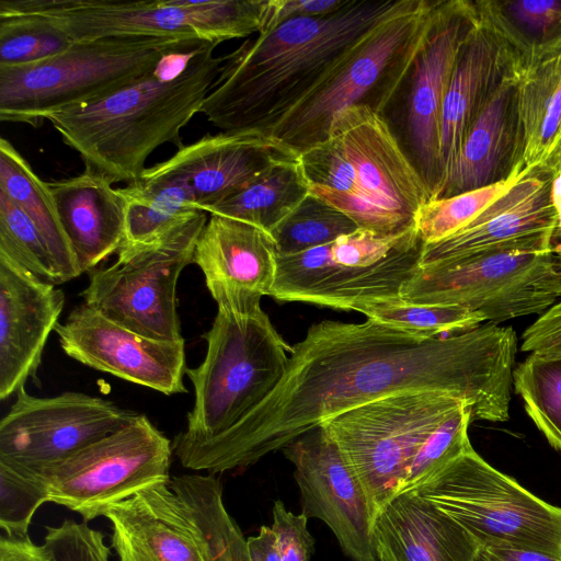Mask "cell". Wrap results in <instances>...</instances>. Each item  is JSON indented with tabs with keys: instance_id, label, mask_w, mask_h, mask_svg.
<instances>
[{
	"instance_id": "cell-1",
	"label": "cell",
	"mask_w": 561,
	"mask_h": 561,
	"mask_svg": "<svg viewBox=\"0 0 561 561\" xmlns=\"http://www.w3.org/2000/svg\"><path fill=\"white\" fill-rule=\"evenodd\" d=\"M516 352L515 331L492 322L425 339L370 319L324 320L293 346L283 378L257 408L176 458L209 474L243 469L351 409L414 391L459 397L471 422H504Z\"/></svg>"
},
{
	"instance_id": "cell-2",
	"label": "cell",
	"mask_w": 561,
	"mask_h": 561,
	"mask_svg": "<svg viewBox=\"0 0 561 561\" xmlns=\"http://www.w3.org/2000/svg\"><path fill=\"white\" fill-rule=\"evenodd\" d=\"M403 0H348L321 16L287 20L224 55L201 106L225 133H264L323 80Z\"/></svg>"
},
{
	"instance_id": "cell-3",
	"label": "cell",
	"mask_w": 561,
	"mask_h": 561,
	"mask_svg": "<svg viewBox=\"0 0 561 561\" xmlns=\"http://www.w3.org/2000/svg\"><path fill=\"white\" fill-rule=\"evenodd\" d=\"M216 46L183 42L148 73L96 100L54 113L47 121L80 154L84 170L112 184L131 183L159 146H183L181 129L199 113L224 60L214 55Z\"/></svg>"
},
{
	"instance_id": "cell-4",
	"label": "cell",
	"mask_w": 561,
	"mask_h": 561,
	"mask_svg": "<svg viewBox=\"0 0 561 561\" xmlns=\"http://www.w3.org/2000/svg\"><path fill=\"white\" fill-rule=\"evenodd\" d=\"M438 1L403 0L264 134L300 156L325 141L336 116L366 105L385 116L401 92Z\"/></svg>"
},
{
	"instance_id": "cell-5",
	"label": "cell",
	"mask_w": 561,
	"mask_h": 561,
	"mask_svg": "<svg viewBox=\"0 0 561 561\" xmlns=\"http://www.w3.org/2000/svg\"><path fill=\"white\" fill-rule=\"evenodd\" d=\"M204 339V360L186 368L195 399L186 428L172 443L175 455L224 434L257 408L283 378L293 350L261 305L217 302Z\"/></svg>"
},
{
	"instance_id": "cell-6",
	"label": "cell",
	"mask_w": 561,
	"mask_h": 561,
	"mask_svg": "<svg viewBox=\"0 0 561 561\" xmlns=\"http://www.w3.org/2000/svg\"><path fill=\"white\" fill-rule=\"evenodd\" d=\"M423 241L416 230L381 237L357 229L296 254H277L271 297L357 311L401 298L421 263Z\"/></svg>"
},
{
	"instance_id": "cell-7",
	"label": "cell",
	"mask_w": 561,
	"mask_h": 561,
	"mask_svg": "<svg viewBox=\"0 0 561 561\" xmlns=\"http://www.w3.org/2000/svg\"><path fill=\"white\" fill-rule=\"evenodd\" d=\"M187 41L110 37L73 42L64 53L24 67H0V121L38 126L59 111L106 95L151 71Z\"/></svg>"
},
{
	"instance_id": "cell-8",
	"label": "cell",
	"mask_w": 561,
	"mask_h": 561,
	"mask_svg": "<svg viewBox=\"0 0 561 561\" xmlns=\"http://www.w3.org/2000/svg\"><path fill=\"white\" fill-rule=\"evenodd\" d=\"M465 528L483 547L561 559V508L486 462L473 447L410 491Z\"/></svg>"
},
{
	"instance_id": "cell-9",
	"label": "cell",
	"mask_w": 561,
	"mask_h": 561,
	"mask_svg": "<svg viewBox=\"0 0 561 561\" xmlns=\"http://www.w3.org/2000/svg\"><path fill=\"white\" fill-rule=\"evenodd\" d=\"M264 0H1L0 14H35L73 42L152 37L213 44L261 30Z\"/></svg>"
},
{
	"instance_id": "cell-10",
	"label": "cell",
	"mask_w": 561,
	"mask_h": 561,
	"mask_svg": "<svg viewBox=\"0 0 561 561\" xmlns=\"http://www.w3.org/2000/svg\"><path fill=\"white\" fill-rule=\"evenodd\" d=\"M463 403L444 391L405 392L351 409L321 424L359 479L375 519L401 492L424 442Z\"/></svg>"
},
{
	"instance_id": "cell-11",
	"label": "cell",
	"mask_w": 561,
	"mask_h": 561,
	"mask_svg": "<svg viewBox=\"0 0 561 561\" xmlns=\"http://www.w3.org/2000/svg\"><path fill=\"white\" fill-rule=\"evenodd\" d=\"M207 213L142 243H123L116 261L89 273L81 291L84 304L107 319L149 339L182 340L176 286L182 271L193 263Z\"/></svg>"
},
{
	"instance_id": "cell-12",
	"label": "cell",
	"mask_w": 561,
	"mask_h": 561,
	"mask_svg": "<svg viewBox=\"0 0 561 561\" xmlns=\"http://www.w3.org/2000/svg\"><path fill=\"white\" fill-rule=\"evenodd\" d=\"M401 298L459 306L492 323L542 313L561 299V267L551 250L503 251L420 265Z\"/></svg>"
},
{
	"instance_id": "cell-13",
	"label": "cell",
	"mask_w": 561,
	"mask_h": 561,
	"mask_svg": "<svg viewBox=\"0 0 561 561\" xmlns=\"http://www.w3.org/2000/svg\"><path fill=\"white\" fill-rule=\"evenodd\" d=\"M172 443L144 414L69 457L35 472L48 502L90 522L139 491L171 480ZM16 467V466H15ZM20 468V467H19Z\"/></svg>"
},
{
	"instance_id": "cell-14",
	"label": "cell",
	"mask_w": 561,
	"mask_h": 561,
	"mask_svg": "<svg viewBox=\"0 0 561 561\" xmlns=\"http://www.w3.org/2000/svg\"><path fill=\"white\" fill-rule=\"evenodd\" d=\"M330 136L343 146L357 180L355 195L332 206L381 237L416 230L419 210L431 194L386 117L355 105L336 116Z\"/></svg>"
},
{
	"instance_id": "cell-15",
	"label": "cell",
	"mask_w": 561,
	"mask_h": 561,
	"mask_svg": "<svg viewBox=\"0 0 561 561\" xmlns=\"http://www.w3.org/2000/svg\"><path fill=\"white\" fill-rule=\"evenodd\" d=\"M137 414L82 392L39 398L23 387L0 422V460L37 470L119 430Z\"/></svg>"
},
{
	"instance_id": "cell-16",
	"label": "cell",
	"mask_w": 561,
	"mask_h": 561,
	"mask_svg": "<svg viewBox=\"0 0 561 561\" xmlns=\"http://www.w3.org/2000/svg\"><path fill=\"white\" fill-rule=\"evenodd\" d=\"M477 18V2L438 1L428 32L398 95L404 96L401 146L425 182L431 199L437 197L440 188L439 141L445 95L459 51Z\"/></svg>"
},
{
	"instance_id": "cell-17",
	"label": "cell",
	"mask_w": 561,
	"mask_h": 561,
	"mask_svg": "<svg viewBox=\"0 0 561 561\" xmlns=\"http://www.w3.org/2000/svg\"><path fill=\"white\" fill-rule=\"evenodd\" d=\"M295 466L302 514L324 522L353 561H379L365 490L322 426L282 449Z\"/></svg>"
},
{
	"instance_id": "cell-18",
	"label": "cell",
	"mask_w": 561,
	"mask_h": 561,
	"mask_svg": "<svg viewBox=\"0 0 561 561\" xmlns=\"http://www.w3.org/2000/svg\"><path fill=\"white\" fill-rule=\"evenodd\" d=\"M477 4L478 18L459 51L443 104L440 188L436 198L444 191L470 126L525 44L499 2Z\"/></svg>"
},
{
	"instance_id": "cell-19",
	"label": "cell",
	"mask_w": 561,
	"mask_h": 561,
	"mask_svg": "<svg viewBox=\"0 0 561 561\" xmlns=\"http://www.w3.org/2000/svg\"><path fill=\"white\" fill-rule=\"evenodd\" d=\"M61 350L77 362L163 394L187 392L185 342L142 336L84 302L55 328Z\"/></svg>"
},
{
	"instance_id": "cell-20",
	"label": "cell",
	"mask_w": 561,
	"mask_h": 561,
	"mask_svg": "<svg viewBox=\"0 0 561 561\" xmlns=\"http://www.w3.org/2000/svg\"><path fill=\"white\" fill-rule=\"evenodd\" d=\"M551 174L531 173L454 234L423 244L420 265L503 252L552 249L558 217Z\"/></svg>"
},
{
	"instance_id": "cell-21",
	"label": "cell",
	"mask_w": 561,
	"mask_h": 561,
	"mask_svg": "<svg viewBox=\"0 0 561 561\" xmlns=\"http://www.w3.org/2000/svg\"><path fill=\"white\" fill-rule=\"evenodd\" d=\"M515 78L510 171L552 175L561 168V31L525 42Z\"/></svg>"
},
{
	"instance_id": "cell-22",
	"label": "cell",
	"mask_w": 561,
	"mask_h": 561,
	"mask_svg": "<svg viewBox=\"0 0 561 561\" xmlns=\"http://www.w3.org/2000/svg\"><path fill=\"white\" fill-rule=\"evenodd\" d=\"M65 294L0 255V399L16 394L36 377Z\"/></svg>"
},
{
	"instance_id": "cell-23",
	"label": "cell",
	"mask_w": 561,
	"mask_h": 561,
	"mask_svg": "<svg viewBox=\"0 0 561 561\" xmlns=\"http://www.w3.org/2000/svg\"><path fill=\"white\" fill-rule=\"evenodd\" d=\"M193 263L203 272L216 302L252 307L271 295L277 250L272 234L260 227L210 214L197 239Z\"/></svg>"
},
{
	"instance_id": "cell-24",
	"label": "cell",
	"mask_w": 561,
	"mask_h": 561,
	"mask_svg": "<svg viewBox=\"0 0 561 561\" xmlns=\"http://www.w3.org/2000/svg\"><path fill=\"white\" fill-rule=\"evenodd\" d=\"M299 158L260 130L206 135L160 162L191 187L204 210L237 194L276 164Z\"/></svg>"
},
{
	"instance_id": "cell-25",
	"label": "cell",
	"mask_w": 561,
	"mask_h": 561,
	"mask_svg": "<svg viewBox=\"0 0 561 561\" xmlns=\"http://www.w3.org/2000/svg\"><path fill=\"white\" fill-rule=\"evenodd\" d=\"M170 481L148 486L105 512L118 561H205L195 528Z\"/></svg>"
},
{
	"instance_id": "cell-26",
	"label": "cell",
	"mask_w": 561,
	"mask_h": 561,
	"mask_svg": "<svg viewBox=\"0 0 561 561\" xmlns=\"http://www.w3.org/2000/svg\"><path fill=\"white\" fill-rule=\"evenodd\" d=\"M374 539L379 561H474L481 549L457 522L411 492L377 515Z\"/></svg>"
},
{
	"instance_id": "cell-27",
	"label": "cell",
	"mask_w": 561,
	"mask_h": 561,
	"mask_svg": "<svg viewBox=\"0 0 561 561\" xmlns=\"http://www.w3.org/2000/svg\"><path fill=\"white\" fill-rule=\"evenodd\" d=\"M48 184L79 270L90 272L125 242L126 201L119 188L87 170Z\"/></svg>"
},
{
	"instance_id": "cell-28",
	"label": "cell",
	"mask_w": 561,
	"mask_h": 561,
	"mask_svg": "<svg viewBox=\"0 0 561 561\" xmlns=\"http://www.w3.org/2000/svg\"><path fill=\"white\" fill-rule=\"evenodd\" d=\"M515 62L516 59L470 126L439 198L507 176L514 144Z\"/></svg>"
},
{
	"instance_id": "cell-29",
	"label": "cell",
	"mask_w": 561,
	"mask_h": 561,
	"mask_svg": "<svg viewBox=\"0 0 561 561\" xmlns=\"http://www.w3.org/2000/svg\"><path fill=\"white\" fill-rule=\"evenodd\" d=\"M119 190L126 201L124 243L154 240L202 210L187 182L161 163Z\"/></svg>"
},
{
	"instance_id": "cell-30",
	"label": "cell",
	"mask_w": 561,
	"mask_h": 561,
	"mask_svg": "<svg viewBox=\"0 0 561 561\" xmlns=\"http://www.w3.org/2000/svg\"><path fill=\"white\" fill-rule=\"evenodd\" d=\"M0 192L33 221L51 254L60 283L81 275L65 232L49 184L38 178L28 162L5 138H0Z\"/></svg>"
},
{
	"instance_id": "cell-31",
	"label": "cell",
	"mask_w": 561,
	"mask_h": 561,
	"mask_svg": "<svg viewBox=\"0 0 561 561\" xmlns=\"http://www.w3.org/2000/svg\"><path fill=\"white\" fill-rule=\"evenodd\" d=\"M197 534L205 561H251L247 539L228 513L214 474H181L170 481Z\"/></svg>"
},
{
	"instance_id": "cell-32",
	"label": "cell",
	"mask_w": 561,
	"mask_h": 561,
	"mask_svg": "<svg viewBox=\"0 0 561 561\" xmlns=\"http://www.w3.org/2000/svg\"><path fill=\"white\" fill-rule=\"evenodd\" d=\"M310 193L299 158L274 165L231 197L205 209L272 232Z\"/></svg>"
},
{
	"instance_id": "cell-33",
	"label": "cell",
	"mask_w": 561,
	"mask_h": 561,
	"mask_svg": "<svg viewBox=\"0 0 561 561\" xmlns=\"http://www.w3.org/2000/svg\"><path fill=\"white\" fill-rule=\"evenodd\" d=\"M513 386L528 416L561 451V355L531 353L514 369Z\"/></svg>"
},
{
	"instance_id": "cell-34",
	"label": "cell",
	"mask_w": 561,
	"mask_h": 561,
	"mask_svg": "<svg viewBox=\"0 0 561 561\" xmlns=\"http://www.w3.org/2000/svg\"><path fill=\"white\" fill-rule=\"evenodd\" d=\"M358 312L367 319L425 339L462 333L485 321L480 313L459 306L414 304L402 298L365 306Z\"/></svg>"
},
{
	"instance_id": "cell-35",
	"label": "cell",
	"mask_w": 561,
	"mask_h": 561,
	"mask_svg": "<svg viewBox=\"0 0 561 561\" xmlns=\"http://www.w3.org/2000/svg\"><path fill=\"white\" fill-rule=\"evenodd\" d=\"M525 176L511 170L506 178L490 185L426 202L415 224L423 243H434L459 231Z\"/></svg>"
},
{
	"instance_id": "cell-36",
	"label": "cell",
	"mask_w": 561,
	"mask_h": 561,
	"mask_svg": "<svg viewBox=\"0 0 561 561\" xmlns=\"http://www.w3.org/2000/svg\"><path fill=\"white\" fill-rule=\"evenodd\" d=\"M357 229L347 215L309 193L271 234L277 254L288 255L324 245Z\"/></svg>"
},
{
	"instance_id": "cell-37",
	"label": "cell",
	"mask_w": 561,
	"mask_h": 561,
	"mask_svg": "<svg viewBox=\"0 0 561 561\" xmlns=\"http://www.w3.org/2000/svg\"><path fill=\"white\" fill-rule=\"evenodd\" d=\"M73 41L47 19L0 14V67H24L66 51Z\"/></svg>"
},
{
	"instance_id": "cell-38",
	"label": "cell",
	"mask_w": 561,
	"mask_h": 561,
	"mask_svg": "<svg viewBox=\"0 0 561 561\" xmlns=\"http://www.w3.org/2000/svg\"><path fill=\"white\" fill-rule=\"evenodd\" d=\"M0 255L39 278L61 284L49 249L30 217L0 192Z\"/></svg>"
},
{
	"instance_id": "cell-39",
	"label": "cell",
	"mask_w": 561,
	"mask_h": 561,
	"mask_svg": "<svg viewBox=\"0 0 561 561\" xmlns=\"http://www.w3.org/2000/svg\"><path fill=\"white\" fill-rule=\"evenodd\" d=\"M46 502V484L35 472L0 460L1 535L28 536L34 514Z\"/></svg>"
},
{
	"instance_id": "cell-40",
	"label": "cell",
	"mask_w": 561,
	"mask_h": 561,
	"mask_svg": "<svg viewBox=\"0 0 561 561\" xmlns=\"http://www.w3.org/2000/svg\"><path fill=\"white\" fill-rule=\"evenodd\" d=\"M470 423L471 412L463 403L421 446L409 467L400 493L417 486L436 470L472 447L468 437Z\"/></svg>"
},
{
	"instance_id": "cell-41",
	"label": "cell",
	"mask_w": 561,
	"mask_h": 561,
	"mask_svg": "<svg viewBox=\"0 0 561 561\" xmlns=\"http://www.w3.org/2000/svg\"><path fill=\"white\" fill-rule=\"evenodd\" d=\"M272 514L271 529L280 561H310L314 541L307 528L308 517L289 512L280 500L274 502Z\"/></svg>"
},
{
	"instance_id": "cell-42",
	"label": "cell",
	"mask_w": 561,
	"mask_h": 561,
	"mask_svg": "<svg viewBox=\"0 0 561 561\" xmlns=\"http://www.w3.org/2000/svg\"><path fill=\"white\" fill-rule=\"evenodd\" d=\"M347 2L348 0H265L259 33L273 30L287 20L334 13Z\"/></svg>"
},
{
	"instance_id": "cell-43",
	"label": "cell",
	"mask_w": 561,
	"mask_h": 561,
	"mask_svg": "<svg viewBox=\"0 0 561 561\" xmlns=\"http://www.w3.org/2000/svg\"><path fill=\"white\" fill-rule=\"evenodd\" d=\"M508 7V16L526 31L540 35L538 39L549 37L561 31V1H514Z\"/></svg>"
},
{
	"instance_id": "cell-44",
	"label": "cell",
	"mask_w": 561,
	"mask_h": 561,
	"mask_svg": "<svg viewBox=\"0 0 561 561\" xmlns=\"http://www.w3.org/2000/svg\"><path fill=\"white\" fill-rule=\"evenodd\" d=\"M522 340V352L561 355V299L524 331Z\"/></svg>"
},
{
	"instance_id": "cell-45",
	"label": "cell",
	"mask_w": 561,
	"mask_h": 561,
	"mask_svg": "<svg viewBox=\"0 0 561 561\" xmlns=\"http://www.w3.org/2000/svg\"><path fill=\"white\" fill-rule=\"evenodd\" d=\"M0 561H57L48 547L36 545L30 536H0Z\"/></svg>"
},
{
	"instance_id": "cell-46",
	"label": "cell",
	"mask_w": 561,
	"mask_h": 561,
	"mask_svg": "<svg viewBox=\"0 0 561 561\" xmlns=\"http://www.w3.org/2000/svg\"><path fill=\"white\" fill-rule=\"evenodd\" d=\"M251 561H280L275 536L268 526H262L255 536L247 539Z\"/></svg>"
},
{
	"instance_id": "cell-47",
	"label": "cell",
	"mask_w": 561,
	"mask_h": 561,
	"mask_svg": "<svg viewBox=\"0 0 561 561\" xmlns=\"http://www.w3.org/2000/svg\"><path fill=\"white\" fill-rule=\"evenodd\" d=\"M480 552L489 561H561V559L536 551L503 547H483Z\"/></svg>"
},
{
	"instance_id": "cell-48",
	"label": "cell",
	"mask_w": 561,
	"mask_h": 561,
	"mask_svg": "<svg viewBox=\"0 0 561 561\" xmlns=\"http://www.w3.org/2000/svg\"><path fill=\"white\" fill-rule=\"evenodd\" d=\"M551 176V202L558 217L554 236H559L561 234V168Z\"/></svg>"
},
{
	"instance_id": "cell-49",
	"label": "cell",
	"mask_w": 561,
	"mask_h": 561,
	"mask_svg": "<svg viewBox=\"0 0 561 561\" xmlns=\"http://www.w3.org/2000/svg\"><path fill=\"white\" fill-rule=\"evenodd\" d=\"M552 252L561 267V234L554 236L552 240Z\"/></svg>"
},
{
	"instance_id": "cell-50",
	"label": "cell",
	"mask_w": 561,
	"mask_h": 561,
	"mask_svg": "<svg viewBox=\"0 0 561 561\" xmlns=\"http://www.w3.org/2000/svg\"><path fill=\"white\" fill-rule=\"evenodd\" d=\"M474 561H489L480 551L476 557Z\"/></svg>"
}]
</instances>
